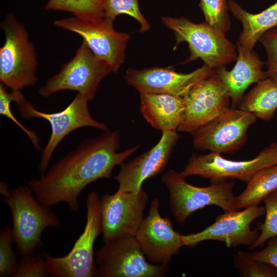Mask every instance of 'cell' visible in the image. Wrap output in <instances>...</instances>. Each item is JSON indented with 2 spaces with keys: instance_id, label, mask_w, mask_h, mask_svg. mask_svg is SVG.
Returning a JSON list of instances; mask_svg holds the SVG:
<instances>
[{
  "instance_id": "cell-1",
  "label": "cell",
  "mask_w": 277,
  "mask_h": 277,
  "mask_svg": "<svg viewBox=\"0 0 277 277\" xmlns=\"http://www.w3.org/2000/svg\"><path fill=\"white\" fill-rule=\"evenodd\" d=\"M120 133L107 130L83 140L74 150L52 165L38 178L27 182L36 199L50 207L65 202L77 212L78 197L90 183L110 179L113 169L135 152L139 145L118 152Z\"/></svg>"
},
{
  "instance_id": "cell-2",
  "label": "cell",
  "mask_w": 277,
  "mask_h": 277,
  "mask_svg": "<svg viewBox=\"0 0 277 277\" xmlns=\"http://www.w3.org/2000/svg\"><path fill=\"white\" fill-rule=\"evenodd\" d=\"M3 195L12 216L13 242L21 259H27L35 254L37 249L43 248L44 230L60 227L61 221L50 207L34 198L28 185L17 186Z\"/></svg>"
},
{
  "instance_id": "cell-3",
  "label": "cell",
  "mask_w": 277,
  "mask_h": 277,
  "mask_svg": "<svg viewBox=\"0 0 277 277\" xmlns=\"http://www.w3.org/2000/svg\"><path fill=\"white\" fill-rule=\"evenodd\" d=\"M5 40L0 48L1 84L12 90H21L37 82L34 47L24 25L8 14L1 23Z\"/></svg>"
},
{
  "instance_id": "cell-4",
  "label": "cell",
  "mask_w": 277,
  "mask_h": 277,
  "mask_svg": "<svg viewBox=\"0 0 277 277\" xmlns=\"http://www.w3.org/2000/svg\"><path fill=\"white\" fill-rule=\"evenodd\" d=\"M162 181L169 191L171 213L180 224L185 223L194 212L207 206H219L224 212L236 210L233 205L234 181H210L209 186L197 187L173 169L163 174Z\"/></svg>"
},
{
  "instance_id": "cell-5",
  "label": "cell",
  "mask_w": 277,
  "mask_h": 277,
  "mask_svg": "<svg viewBox=\"0 0 277 277\" xmlns=\"http://www.w3.org/2000/svg\"><path fill=\"white\" fill-rule=\"evenodd\" d=\"M162 23L174 34L175 45L187 42L190 52L184 62L201 58L210 69H214L236 61V48L226 35L207 23L196 24L185 17H162Z\"/></svg>"
},
{
  "instance_id": "cell-6",
  "label": "cell",
  "mask_w": 277,
  "mask_h": 277,
  "mask_svg": "<svg viewBox=\"0 0 277 277\" xmlns=\"http://www.w3.org/2000/svg\"><path fill=\"white\" fill-rule=\"evenodd\" d=\"M86 223L83 233L70 252L63 257H54L44 251L49 276L52 277H94L97 265L94 243L101 232L100 199L94 191L86 199Z\"/></svg>"
},
{
  "instance_id": "cell-7",
  "label": "cell",
  "mask_w": 277,
  "mask_h": 277,
  "mask_svg": "<svg viewBox=\"0 0 277 277\" xmlns=\"http://www.w3.org/2000/svg\"><path fill=\"white\" fill-rule=\"evenodd\" d=\"M89 101L77 93L71 102L63 110L46 113L36 109L34 105L23 97L16 104L18 111L25 119L42 118L47 121L51 126V133L48 143L42 150L38 169L45 173L52 155L58 144L71 132L77 129L90 127L104 131L108 130L107 126L94 120L88 106Z\"/></svg>"
},
{
  "instance_id": "cell-8",
  "label": "cell",
  "mask_w": 277,
  "mask_h": 277,
  "mask_svg": "<svg viewBox=\"0 0 277 277\" xmlns=\"http://www.w3.org/2000/svg\"><path fill=\"white\" fill-rule=\"evenodd\" d=\"M111 72H114L112 67L97 58L83 41L74 57L47 81L38 93L48 97L58 91L70 90L90 101L94 98L99 83Z\"/></svg>"
},
{
  "instance_id": "cell-9",
  "label": "cell",
  "mask_w": 277,
  "mask_h": 277,
  "mask_svg": "<svg viewBox=\"0 0 277 277\" xmlns=\"http://www.w3.org/2000/svg\"><path fill=\"white\" fill-rule=\"evenodd\" d=\"M97 277H162L169 264H154L147 261L135 236L108 243L96 253Z\"/></svg>"
},
{
  "instance_id": "cell-10",
  "label": "cell",
  "mask_w": 277,
  "mask_h": 277,
  "mask_svg": "<svg viewBox=\"0 0 277 277\" xmlns=\"http://www.w3.org/2000/svg\"><path fill=\"white\" fill-rule=\"evenodd\" d=\"M149 199L142 188L137 192L105 194L100 199L101 233L104 243L135 236Z\"/></svg>"
},
{
  "instance_id": "cell-11",
  "label": "cell",
  "mask_w": 277,
  "mask_h": 277,
  "mask_svg": "<svg viewBox=\"0 0 277 277\" xmlns=\"http://www.w3.org/2000/svg\"><path fill=\"white\" fill-rule=\"evenodd\" d=\"M277 164V143H272L254 159L248 161H232L221 154H192L184 170V176L198 175L210 181L237 179L247 182L258 171Z\"/></svg>"
},
{
  "instance_id": "cell-12",
  "label": "cell",
  "mask_w": 277,
  "mask_h": 277,
  "mask_svg": "<svg viewBox=\"0 0 277 277\" xmlns=\"http://www.w3.org/2000/svg\"><path fill=\"white\" fill-rule=\"evenodd\" d=\"M256 119L249 112L230 108L191 133L193 147L220 154L233 153L244 144L248 129Z\"/></svg>"
},
{
  "instance_id": "cell-13",
  "label": "cell",
  "mask_w": 277,
  "mask_h": 277,
  "mask_svg": "<svg viewBox=\"0 0 277 277\" xmlns=\"http://www.w3.org/2000/svg\"><path fill=\"white\" fill-rule=\"evenodd\" d=\"M57 27L80 35L95 56L109 65L114 72L118 71L125 59L129 34L115 31L113 21L105 17L94 21H83L75 17L56 20Z\"/></svg>"
},
{
  "instance_id": "cell-14",
  "label": "cell",
  "mask_w": 277,
  "mask_h": 277,
  "mask_svg": "<svg viewBox=\"0 0 277 277\" xmlns=\"http://www.w3.org/2000/svg\"><path fill=\"white\" fill-rule=\"evenodd\" d=\"M265 213V208L253 206L241 211L224 212L214 222L202 231L182 235L183 246L193 247L207 240L224 243L228 247L240 245L252 246L259 238L258 229L252 230L250 225L255 219Z\"/></svg>"
},
{
  "instance_id": "cell-15",
  "label": "cell",
  "mask_w": 277,
  "mask_h": 277,
  "mask_svg": "<svg viewBox=\"0 0 277 277\" xmlns=\"http://www.w3.org/2000/svg\"><path fill=\"white\" fill-rule=\"evenodd\" d=\"M185 110L177 130L192 133L230 108V97L214 70L184 97Z\"/></svg>"
},
{
  "instance_id": "cell-16",
  "label": "cell",
  "mask_w": 277,
  "mask_h": 277,
  "mask_svg": "<svg viewBox=\"0 0 277 277\" xmlns=\"http://www.w3.org/2000/svg\"><path fill=\"white\" fill-rule=\"evenodd\" d=\"M160 201L154 199L147 216L144 217L135 238L148 259L154 264H169L183 246L182 235L175 231L168 216L159 212Z\"/></svg>"
},
{
  "instance_id": "cell-17",
  "label": "cell",
  "mask_w": 277,
  "mask_h": 277,
  "mask_svg": "<svg viewBox=\"0 0 277 277\" xmlns=\"http://www.w3.org/2000/svg\"><path fill=\"white\" fill-rule=\"evenodd\" d=\"M213 70L205 64L188 73L177 72L172 67L142 70L129 68L126 72L125 78L128 84L140 93L167 94L184 97Z\"/></svg>"
},
{
  "instance_id": "cell-18",
  "label": "cell",
  "mask_w": 277,
  "mask_h": 277,
  "mask_svg": "<svg viewBox=\"0 0 277 277\" xmlns=\"http://www.w3.org/2000/svg\"><path fill=\"white\" fill-rule=\"evenodd\" d=\"M157 143L130 161L120 165L113 178L118 183V192H137L146 179L160 173L165 168L180 138L176 131H164Z\"/></svg>"
},
{
  "instance_id": "cell-19",
  "label": "cell",
  "mask_w": 277,
  "mask_h": 277,
  "mask_svg": "<svg viewBox=\"0 0 277 277\" xmlns=\"http://www.w3.org/2000/svg\"><path fill=\"white\" fill-rule=\"evenodd\" d=\"M236 63L230 71L225 66L214 69L231 100V108L239 107L246 90L253 83L268 77L263 70L265 64L253 50H247L237 43Z\"/></svg>"
},
{
  "instance_id": "cell-20",
  "label": "cell",
  "mask_w": 277,
  "mask_h": 277,
  "mask_svg": "<svg viewBox=\"0 0 277 277\" xmlns=\"http://www.w3.org/2000/svg\"><path fill=\"white\" fill-rule=\"evenodd\" d=\"M140 94V112L147 122L162 132L176 131L185 110L183 97L167 94Z\"/></svg>"
},
{
  "instance_id": "cell-21",
  "label": "cell",
  "mask_w": 277,
  "mask_h": 277,
  "mask_svg": "<svg viewBox=\"0 0 277 277\" xmlns=\"http://www.w3.org/2000/svg\"><path fill=\"white\" fill-rule=\"evenodd\" d=\"M228 4L229 10L243 26L237 43L247 50H253L264 33L277 27V1L256 14L247 12L234 0H229Z\"/></svg>"
},
{
  "instance_id": "cell-22",
  "label": "cell",
  "mask_w": 277,
  "mask_h": 277,
  "mask_svg": "<svg viewBox=\"0 0 277 277\" xmlns=\"http://www.w3.org/2000/svg\"><path fill=\"white\" fill-rule=\"evenodd\" d=\"M238 109L263 120L272 118L277 109V82L267 77L256 83L243 97Z\"/></svg>"
},
{
  "instance_id": "cell-23",
  "label": "cell",
  "mask_w": 277,
  "mask_h": 277,
  "mask_svg": "<svg viewBox=\"0 0 277 277\" xmlns=\"http://www.w3.org/2000/svg\"><path fill=\"white\" fill-rule=\"evenodd\" d=\"M244 190L235 196V210L256 206L277 189V164L258 171L247 182Z\"/></svg>"
},
{
  "instance_id": "cell-24",
  "label": "cell",
  "mask_w": 277,
  "mask_h": 277,
  "mask_svg": "<svg viewBox=\"0 0 277 277\" xmlns=\"http://www.w3.org/2000/svg\"><path fill=\"white\" fill-rule=\"evenodd\" d=\"M46 10L67 11L83 21L94 22L104 17L103 0H49Z\"/></svg>"
},
{
  "instance_id": "cell-25",
  "label": "cell",
  "mask_w": 277,
  "mask_h": 277,
  "mask_svg": "<svg viewBox=\"0 0 277 277\" xmlns=\"http://www.w3.org/2000/svg\"><path fill=\"white\" fill-rule=\"evenodd\" d=\"M227 0H200L205 22L226 35L231 27Z\"/></svg>"
},
{
  "instance_id": "cell-26",
  "label": "cell",
  "mask_w": 277,
  "mask_h": 277,
  "mask_svg": "<svg viewBox=\"0 0 277 277\" xmlns=\"http://www.w3.org/2000/svg\"><path fill=\"white\" fill-rule=\"evenodd\" d=\"M233 263L241 277H277V268L255 259L248 252L238 251Z\"/></svg>"
},
{
  "instance_id": "cell-27",
  "label": "cell",
  "mask_w": 277,
  "mask_h": 277,
  "mask_svg": "<svg viewBox=\"0 0 277 277\" xmlns=\"http://www.w3.org/2000/svg\"><path fill=\"white\" fill-rule=\"evenodd\" d=\"M265 204L266 217L263 223L257 224L260 231L259 238L248 250L261 247L270 239L277 236V189L263 200Z\"/></svg>"
},
{
  "instance_id": "cell-28",
  "label": "cell",
  "mask_w": 277,
  "mask_h": 277,
  "mask_svg": "<svg viewBox=\"0 0 277 277\" xmlns=\"http://www.w3.org/2000/svg\"><path fill=\"white\" fill-rule=\"evenodd\" d=\"M104 17L113 21L120 14H127L135 19L141 25L140 31L150 29V25L141 13L138 0H103Z\"/></svg>"
},
{
  "instance_id": "cell-29",
  "label": "cell",
  "mask_w": 277,
  "mask_h": 277,
  "mask_svg": "<svg viewBox=\"0 0 277 277\" xmlns=\"http://www.w3.org/2000/svg\"><path fill=\"white\" fill-rule=\"evenodd\" d=\"M13 242L12 228L7 225L0 233V276H14L18 263L16 255L13 250Z\"/></svg>"
},
{
  "instance_id": "cell-30",
  "label": "cell",
  "mask_w": 277,
  "mask_h": 277,
  "mask_svg": "<svg viewBox=\"0 0 277 277\" xmlns=\"http://www.w3.org/2000/svg\"><path fill=\"white\" fill-rule=\"evenodd\" d=\"M24 95L20 90H12L8 92L6 86L0 84V114L11 119L28 136L33 146L37 150L41 149V143L36 132L30 130L22 125L14 116L11 109V103L14 102L17 103L23 97Z\"/></svg>"
},
{
  "instance_id": "cell-31",
  "label": "cell",
  "mask_w": 277,
  "mask_h": 277,
  "mask_svg": "<svg viewBox=\"0 0 277 277\" xmlns=\"http://www.w3.org/2000/svg\"><path fill=\"white\" fill-rule=\"evenodd\" d=\"M49 276L44 252L21 259L14 277H45Z\"/></svg>"
},
{
  "instance_id": "cell-32",
  "label": "cell",
  "mask_w": 277,
  "mask_h": 277,
  "mask_svg": "<svg viewBox=\"0 0 277 277\" xmlns=\"http://www.w3.org/2000/svg\"><path fill=\"white\" fill-rule=\"evenodd\" d=\"M266 51L267 60L266 73L268 77L277 82V28L264 33L259 39Z\"/></svg>"
},
{
  "instance_id": "cell-33",
  "label": "cell",
  "mask_w": 277,
  "mask_h": 277,
  "mask_svg": "<svg viewBox=\"0 0 277 277\" xmlns=\"http://www.w3.org/2000/svg\"><path fill=\"white\" fill-rule=\"evenodd\" d=\"M251 254L255 259L277 268V236L268 240L267 246L263 249Z\"/></svg>"
}]
</instances>
